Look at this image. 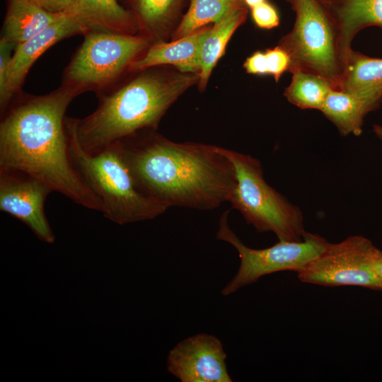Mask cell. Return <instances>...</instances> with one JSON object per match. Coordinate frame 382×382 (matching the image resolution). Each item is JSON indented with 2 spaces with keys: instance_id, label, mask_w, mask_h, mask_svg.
<instances>
[{
  "instance_id": "1",
  "label": "cell",
  "mask_w": 382,
  "mask_h": 382,
  "mask_svg": "<svg viewBox=\"0 0 382 382\" xmlns=\"http://www.w3.org/2000/svg\"><path fill=\"white\" fill-rule=\"evenodd\" d=\"M79 95L62 84L45 95H16L1 115L0 168L27 173L74 203L102 212L101 202L74 168L69 154L65 113Z\"/></svg>"
},
{
  "instance_id": "2",
  "label": "cell",
  "mask_w": 382,
  "mask_h": 382,
  "mask_svg": "<svg viewBox=\"0 0 382 382\" xmlns=\"http://www.w3.org/2000/svg\"><path fill=\"white\" fill-rule=\"evenodd\" d=\"M155 130L141 131L117 142L141 192L168 209L212 210L228 202L236 175L219 146L175 142Z\"/></svg>"
},
{
  "instance_id": "3",
  "label": "cell",
  "mask_w": 382,
  "mask_h": 382,
  "mask_svg": "<svg viewBox=\"0 0 382 382\" xmlns=\"http://www.w3.org/2000/svg\"><path fill=\"white\" fill-rule=\"evenodd\" d=\"M154 68L136 72L98 95L96 108L85 117H66V128L82 149L95 153L139 132L156 129L170 106L199 82L198 74Z\"/></svg>"
},
{
  "instance_id": "4",
  "label": "cell",
  "mask_w": 382,
  "mask_h": 382,
  "mask_svg": "<svg viewBox=\"0 0 382 382\" xmlns=\"http://www.w3.org/2000/svg\"><path fill=\"white\" fill-rule=\"evenodd\" d=\"M66 129L72 163L101 202L105 218L123 225L153 219L167 210L166 207L137 187L117 143L88 153L80 147L72 133Z\"/></svg>"
},
{
  "instance_id": "5",
  "label": "cell",
  "mask_w": 382,
  "mask_h": 382,
  "mask_svg": "<svg viewBox=\"0 0 382 382\" xmlns=\"http://www.w3.org/2000/svg\"><path fill=\"white\" fill-rule=\"evenodd\" d=\"M233 163L236 185L228 202L257 232H272L279 241H301L306 231L301 209L267 183L260 161L219 146Z\"/></svg>"
},
{
  "instance_id": "6",
  "label": "cell",
  "mask_w": 382,
  "mask_h": 382,
  "mask_svg": "<svg viewBox=\"0 0 382 382\" xmlns=\"http://www.w3.org/2000/svg\"><path fill=\"white\" fill-rule=\"evenodd\" d=\"M66 66L62 84L97 96L119 83L151 40L141 35L91 30Z\"/></svg>"
},
{
  "instance_id": "7",
  "label": "cell",
  "mask_w": 382,
  "mask_h": 382,
  "mask_svg": "<svg viewBox=\"0 0 382 382\" xmlns=\"http://www.w3.org/2000/svg\"><path fill=\"white\" fill-rule=\"evenodd\" d=\"M295 13L292 30L278 45L290 57L289 71L299 70L326 79L333 89H340L346 61L337 35L316 0H286Z\"/></svg>"
},
{
  "instance_id": "8",
  "label": "cell",
  "mask_w": 382,
  "mask_h": 382,
  "mask_svg": "<svg viewBox=\"0 0 382 382\" xmlns=\"http://www.w3.org/2000/svg\"><path fill=\"white\" fill-rule=\"evenodd\" d=\"M228 212L229 210H226L222 214L216 236L236 250L240 265L236 274L222 289L224 296L231 295L267 274L282 271L298 272L318 257L329 243L323 237L306 232L301 241H279L269 248H251L246 246L229 226Z\"/></svg>"
},
{
  "instance_id": "9",
  "label": "cell",
  "mask_w": 382,
  "mask_h": 382,
  "mask_svg": "<svg viewBox=\"0 0 382 382\" xmlns=\"http://www.w3.org/2000/svg\"><path fill=\"white\" fill-rule=\"evenodd\" d=\"M376 249L361 236L329 243L318 257L296 272L298 279L320 286H359L381 290L382 278L373 267Z\"/></svg>"
},
{
  "instance_id": "10",
  "label": "cell",
  "mask_w": 382,
  "mask_h": 382,
  "mask_svg": "<svg viewBox=\"0 0 382 382\" xmlns=\"http://www.w3.org/2000/svg\"><path fill=\"white\" fill-rule=\"evenodd\" d=\"M52 192L47 183L27 173L0 168V210L22 221L47 243L55 241L45 212V200Z\"/></svg>"
},
{
  "instance_id": "11",
  "label": "cell",
  "mask_w": 382,
  "mask_h": 382,
  "mask_svg": "<svg viewBox=\"0 0 382 382\" xmlns=\"http://www.w3.org/2000/svg\"><path fill=\"white\" fill-rule=\"evenodd\" d=\"M226 359L219 338L199 333L181 340L170 350L166 369L181 382H231Z\"/></svg>"
},
{
  "instance_id": "12",
  "label": "cell",
  "mask_w": 382,
  "mask_h": 382,
  "mask_svg": "<svg viewBox=\"0 0 382 382\" xmlns=\"http://www.w3.org/2000/svg\"><path fill=\"white\" fill-rule=\"evenodd\" d=\"M91 31L79 16L64 15L29 40L17 45L13 50L7 74L6 89L0 97L2 115L13 97L21 92L26 76L35 61L49 48L62 40Z\"/></svg>"
},
{
  "instance_id": "13",
  "label": "cell",
  "mask_w": 382,
  "mask_h": 382,
  "mask_svg": "<svg viewBox=\"0 0 382 382\" xmlns=\"http://www.w3.org/2000/svg\"><path fill=\"white\" fill-rule=\"evenodd\" d=\"M209 28V25L202 27L170 42L160 40L151 43L132 64L130 72L161 65H173L183 73L199 74L201 46Z\"/></svg>"
},
{
  "instance_id": "14",
  "label": "cell",
  "mask_w": 382,
  "mask_h": 382,
  "mask_svg": "<svg viewBox=\"0 0 382 382\" xmlns=\"http://www.w3.org/2000/svg\"><path fill=\"white\" fill-rule=\"evenodd\" d=\"M381 100L368 91L332 89L320 110L342 136L362 133L364 117Z\"/></svg>"
},
{
  "instance_id": "15",
  "label": "cell",
  "mask_w": 382,
  "mask_h": 382,
  "mask_svg": "<svg viewBox=\"0 0 382 382\" xmlns=\"http://www.w3.org/2000/svg\"><path fill=\"white\" fill-rule=\"evenodd\" d=\"M64 15L66 14L47 11L33 0H9L0 42L16 46L42 31Z\"/></svg>"
},
{
  "instance_id": "16",
  "label": "cell",
  "mask_w": 382,
  "mask_h": 382,
  "mask_svg": "<svg viewBox=\"0 0 382 382\" xmlns=\"http://www.w3.org/2000/svg\"><path fill=\"white\" fill-rule=\"evenodd\" d=\"M248 12L246 6L232 9L210 26L200 50V91L205 89L213 69L224 55L234 32L245 21Z\"/></svg>"
},
{
  "instance_id": "17",
  "label": "cell",
  "mask_w": 382,
  "mask_h": 382,
  "mask_svg": "<svg viewBox=\"0 0 382 382\" xmlns=\"http://www.w3.org/2000/svg\"><path fill=\"white\" fill-rule=\"evenodd\" d=\"M81 16L90 30L135 35L139 31L134 15L117 0H79Z\"/></svg>"
},
{
  "instance_id": "18",
  "label": "cell",
  "mask_w": 382,
  "mask_h": 382,
  "mask_svg": "<svg viewBox=\"0 0 382 382\" xmlns=\"http://www.w3.org/2000/svg\"><path fill=\"white\" fill-rule=\"evenodd\" d=\"M183 2V0H134V16L140 35L151 41L163 40Z\"/></svg>"
},
{
  "instance_id": "19",
  "label": "cell",
  "mask_w": 382,
  "mask_h": 382,
  "mask_svg": "<svg viewBox=\"0 0 382 382\" xmlns=\"http://www.w3.org/2000/svg\"><path fill=\"white\" fill-rule=\"evenodd\" d=\"M291 81L284 96L292 105L301 109L321 110L325 100L333 89L325 78L296 70L291 72Z\"/></svg>"
},
{
  "instance_id": "20",
  "label": "cell",
  "mask_w": 382,
  "mask_h": 382,
  "mask_svg": "<svg viewBox=\"0 0 382 382\" xmlns=\"http://www.w3.org/2000/svg\"><path fill=\"white\" fill-rule=\"evenodd\" d=\"M244 6L243 0H190L187 11L173 35L174 40L214 23L229 11Z\"/></svg>"
},
{
  "instance_id": "21",
  "label": "cell",
  "mask_w": 382,
  "mask_h": 382,
  "mask_svg": "<svg viewBox=\"0 0 382 382\" xmlns=\"http://www.w3.org/2000/svg\"><path fill=\"white\" fill-rule=\"evenodd\" d=\"M382 89V59L352 50L349 54L340 90Z\"/></svg>"
},
{
  "instance_id": "22",
  "label": "cell",
  "mask_w": 382,
  "mask_h": 382,
  "mask_svg": "<svg viewBox=\"0 0 382 382\" xmlns=\"http://www.w3.org/2000/svg\"><path fill=\"white\" fill-rule=\"evenodd\" d=\"M265 53L269 74L274 77L276 82H278L282 74L289 69L290 57L287 52L279 45L267 49Z\"/></svg>"
},
{
  "instance_id": "23",
  "label": "cell",
  "mask_w": 382,
  "mask_h": 382,
  "mask_svg": "<svg viewBox=\"0 0 382 382\" xmlns=\"http://www.w3.org/2000/svg\"><path fill=\"white\" fill-rule=\"evenodd\" d=\"M250 11L253 22L260 28L272 29L279 24L280 18L277 10L267 1L250 8Z\"/></svg>"
},
{
  "instance_id": "24",
  "label": "cell",
  "mask_w": 382,
  "mask_h": 382,
  "mask_svg": "<svg viewBox=\"0 0 382 382\" xmlns=\"http://www.w3.org/2000/svg\"><path fill=\"white\" fill-rule=\"evenodd\" d=\"M47 11L71 14L79 16L83 20L79 0H33ZM84 21V20H83ZM85 22V21H84ZM88 26V25H87Z\"/></svg>"
},
{
  "instance_id": "25",
  "label": "cell",
  "mask_w": 382,
  "mask_h": 382,
  "mask_svg": "<svg viewBox=\"0 0 382 382\" xmlns=\"http://www.w3.org/2000/svg\"><path fill=\"white\" fill-rule=\"evenodd\" d=\"M245 71L255 75H269L265 52L256 51L243 63Z\"/></svg>"
},
{
  "instance_id": "26",
  "label": "cell",
  "mask_w": 382,
  "mask_h": 382,
  "mask_svg": "<svg viewBox=\"0 0 382 382\" xmlns=\"http://www.w3.org/2000/svg\"><path fill=\"white\" fill-rule=\"evenodd\" d=\"M16 45L0 42V97L5 92L8 70L12 57L11 50Z\"/></svg>"
},
{
  "instance_id": "27",
  "label": "cell",
  "mask_w": 382,
  "mask_h": 382,
  "mask_svg": "<svg viewBox=\"0 0 382 382\" xmlns=\"http://www.w3.org/2000/svg\"><path fill=\"white\" fill-rule=\"evenodd\" d=\"M373 267L378 276L382 278V251L378 248L374 256Z\"/></svg>"
},
{
  "instance_id": "28",
  "label": "cell",
  "mask_w": 382,
  "mask_h": 382,
  "mask_svg": "<svg viewBox=\"0 0 382 382\" xmlns=\"http://www.w3.org/2000/svg\"><path fill=\"white\" fill-rule=\"evenodd\" d=\"M243 1L245 5L248 6V8L250 9L266 0H243Z\"/></svg>"
},
{
  "instance_id": "29",
  "label": "cell",
  "mask_w": 382,
  "mask_h": 382,
  "mask_svg": "<svg viewBox=\"0 0 382 382\" xmlns=\"http://www.w3.org/2000/svg\"><path fill=\"white\" fill-rule=\"evenodd\" d=\"M373 131L376 136L382 141V125H374Z\"/></svg>"
},
{
  "instance_id": "30",
  "label": "cell",
  "mask_w": 382,
  "mask_h": 382,
  "mask_svg": "<svg viewBox=\"0 0 382 382\" xmlns=\"http://www.w3.org/2000/svg\"><path fill=\"white\" fill-rule=\"evenodd\" d=\"M381 291H382V286H381Z\"/></svg>"
}]
</instances>
